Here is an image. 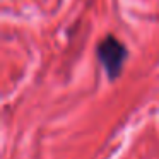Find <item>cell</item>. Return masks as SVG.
Wrapping results in <instances>:
<instances>
[{
    "mask_svg": "<svg viewBox=\"0 0 159 159\" xmlns=\"http://www.w3.org/2000/svg\"><path fill=\"white\" fill-rule=\"evenodd\" d=\"M96 55L99 63L103 65L104 72H106L110 80H116L120 77L121 70H123L125 60L128 57L127 46L116 39L113 34H108L103 41H99L96 48Z\"/></svg>",
    "mask_w": 159,
    "mask_h": 159,
    "instance_id": "obj_1",
    "label": "cell"
}]
</instances>
